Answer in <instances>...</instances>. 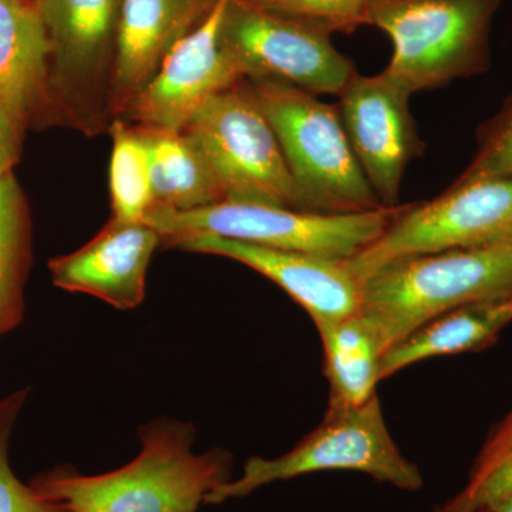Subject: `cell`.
<instances>
[{"instance_id":"cell-1","label":"cell","mask_w":512,"mask_h":512,"mask_svg":"<svg viewBox=\"0 0 512 512\" xmlns=\"http://www.w3.org/2000/svg\"><path fill=\"white\" fill-rule=\"evenodd\" d=\"M140 439V454L124 467L99 476L60 467L32 487L69 512H197L232 478L227 451L195 453L191 423L151 421L141 427Z\"/></svg>"},{"instance_id":"cell-2","label":"cell","mask_w":512,"mask_h":512,"mask_svg":"<svg viewBox=\"0 0 512 512\" xmlns=\"http://www.w3.org/2000/svg\"><path fill=\"white\" fill-rule=\"evenodd\" d=\"M512 293V242L407 256L362 281L360 315L387 349L444 313Z\"/></svg>"},{"instance_id":"cell-3","label":"cell","mask_w":512,"mask_h":512,"mask_svg":"<svg viewBox=\"0 0 512 512\" xmlns=\"http://www.w3.org/2000/svg\"><path fill=\"white\" fill-rule=\"evenodd\" d=\"M503 0H373L365 25L392 40L387 76L410 93L470 79L491 66L490 37Z\"/></svg>"},{"instance_id":"cell-4","label":"cell","mask_w":512,"mask_h":512,"mask_svg":"<svg viewBox=\"0 0 512 512\" xmlns=\"http://www.w3.org/2000/svg\"><path fill=\"white\" fill-rule=\"evenodd\" d=\"M406 205L350 214H323L276 205L222 201L198 210L153 205L144 222L168 247L194 235L237 239L281 251L349 261L369 248Z\"/></svg>"},{"instance_id":"cell-5","label":"cell","mask_w":512,"mask_h":512,"mask_svg":"<svg viewBox=\"0 0 512 512\" xmlns=\"http://www.w3.org/2000/svg\"><path fill=\"white\" fill-rule=\"evenodd\" d=\"M251 87L306 210L350 214L383 208L357 163L336 104L275 80H259Z\"/></svg>"},{"instance_id":"cell-6","label":"cell","mask_w":512,"mask_h":512,"mask_svg":"<svg viewBox=\"0 0 512 512\" xmlns=\"http://www.w3.org/2000/svg\"><path fill=\"white\" fill-rule=\"evenodd\" d=\"M181 131L210 167L224 201L308 211L251 84L241 80L212 96Z\"/></svg>"},{"instance_id":"cell-7","label":"cell","mask_w":512,"mask_h":512,"mask_svg":"<svg viewBox=\"0 0 512 512\" xmlns=\"http://www.w3.org/2000/svg\"><path fill=\"white\" fill-rule=\"evenodd\" d=\"M333 470L359 471L400 490L423 487L419 468L403 456L390 436L376 394L362 406L329 407L318 429L288 453L248 458L241 477L212 491L204 504H222L276 481Z\"/></svg>"},{"instance_id":"cell-8","label":"cell","mask_w":512,"mask_h":512,"mask_svg":"<svg viewBox=\"0 0 512 512\" xmlns=\"http://www.w3.org/2000/svg\"><path fill=\"white\" fill-rule=\"evenodd\" d=\"M512 242V178L454 181L429 202L407 204L369 248L346 261L363 281L389 262Z\"/></svg>"},{"instance_id":"cell-9","label":"cell","mask_w":512,"mask_h":512,"mask_svg":"<svg viewBox=\"0 0 512 512\" xmlns=\"http://www.w3.org/2000/svg\"><path fill=\"white\" fill-rule=\"evenodd\" d=\"M332 35L311 20L229 0L221 45L242 79L275 80L313 96L339 97L357 70L333 46Z\"/></svg>"},{"instance_id":"cell-10","label":"cell","mask_w":512,"mask_h":512,"mask_svg":"<svg viewBox=\"0 0 512 512\" xmlns=\"http://www.w3.org/2000/svg\"><path fill=\"white\" fill-rule=\"evenodd\" d=\"M410 97L406 87L384 72L357 73L336 104L357 163L383 207L400 205L407 165L424 153Z\"/></svg>"},{"instance_id":"cell-11","label":"cell","mask_w":512,"mask_h":512,"mask_svg":"<svg viewBox=\"0 0 512 512\" xmlns=\"http://www.w3.org/2000/svg\"><path fill=\"white\" fill-rule=\"evenodd\" d=\"M229 0H214L201 22L171 50L156 77L128 104L143 128L181 131L208 99L241 82L221 45Z\"/></svg>"},{"instance_id":"cell-12","label":"cell","mask_w":512,"mask_h":512,"mask_svg":"<svg viewBox=\"0 0 512 512\" xmlns=\"http://www.w3.org/2000/svg\"><path fill=\"white\" fill-rule=\"evenodd\" d=\"M173 247L224 256L249 266L284 289L309 313L315 325L349 318L359 313L362 305V281L346 261L208 234L181 239Z\"/></svg>"},{"instance_id":"cell-13","label":"cell","mask_w":512,"mask_h":512,"mask_svg":"<svg viewBox=\"0 0 512 512\" xmlns=\"http://www.w3.org/2000/svg\"><path fill=\"white\" fill-rule=\"evenodd\" d=\"M161 237L144 221L111 218L84 247L49 262L57 288L86 293L120 311H131L146 298L147 272Z\"/></svg>"},{"instance_id":"cell-14","label":"cell","mask_w":512,"mask_h":512,"mask_svg":"<svg viewBox=\"0 0 512 512\" xmlns=\"http://www.w3.org/2000/svg\"><path fill=\"white\" fill-rule=\"evenodd\" d=\"M214 0H121L113 67L114 96L133 101L156 77L171 50L190 33Z\"/></svg>"},{"instance_id":"cell-15","label":"cell","mask_w":512,"mask_h":512,"mask_svg":"<svg viewBox=\"0 0 512 512\" xmlns=\"http://www.w3.org/2000/svg\"><path fill=\"white\" fill-rule=\"evenodd\" d=\"M52 53L36 3L0 0V109L18 127L43 92Z\"/></svg>"},{"instance_id":"cell-16","label":"cell","mask_w":512,"mask_h":512,"mask_svg":"<svg viewBox=\"0 0 512 512\" xmlns=\"http://www.w3.org/2000/svg\"><path fill=\"white\" fill-rule=\"evenodd\" d=\"M60 72L89 79L116 42L121 0H37Z\"/></svg>"},{"instance_id":"cell-17","label":"cell","mask_w":512,"mask_h":512,"mask_svg":"<svg viewBox=\"0 0 512 512\" xmlns=\"http://www.w3.org/2000/svg\"><path fill=\"white\" fill-rule=\"evenodd\" d=\"M512 322L511 299L473 303L444 313L386 350L380 377L431 357L460 355L490 346Z\"/></svg>"},{"instance_id":"cell-18","label":"cell","mask_w":512,"mask_h":512,"mask_svg":"<svg viewBox=\"0 0 512 512\" xmlns=\"http://www.w3.org/2000/svg\"><path fill=\"white\" fill-rule=\"evenodd\" d=\"M316 328L325 349L330 409H348L369 402L382 380L380 366L387 350L379 330L360 313L320 323Z\"/></svg>"},{"instance_id":"cell-19","label":"cell","mask_w":512,"mask_h":512,"mask_svg":"<svg viewBox=\"0 0 512 512\" xmlns=\"http://www.w3.org/2000/svg\"><path fill=\"white\" fill-rule=\"evenodd\" d=\"M138 131L150 160L154 205L190 211L224 201L210 167L183 131Z\"/></svg>"},{"instance_id":"cell-20","label":"cell","mask_w":512,"mask_h":512,"mask_svg":"<svg viewBox=\"0 0 512 512\" xmlns=\"http://www.w3.org/2000/svg\"><path fill=\"white\" fill-rule=\"evenodd\" d=\"M113 153L110 161V192L113 218L143 221L154 205L151 190L150 160L140 131L120 121L111 128Z\"/></svg>"},{"instance_id":"cell-21","label":"cell","mask_w":512,"mask_h":512,"mask_svg":"<svg viewBox=\"0 0 512 512\" xmlns=\"http://www.w3.org/2000/svg\"><path fill=\"white\" fill-rule=\"evenodd\" d=\"M25 399L26 392H18L0 402V512H69L23 484L10 467V436Z\"/></svg>"},{"instance_id":"cell-22","label":"cell","mask_w":512,"mask_h":512,"mask_svg":"<svg viewBox=\"0 0 512 512\" xmlns=\"http://www.w3.org/2000/svg\"><path fill=\"white\" fill-rule=\"evenodd\" d=\"M476 156L456 181L512 178V94L477 134Z\"/></svg>"},{"instance_id":"cell-23","label":"cell","mask_w":512,"mask_h":512,"mask_svg":"<svg viewBox=\"0 0 512 512\" xmlns=\"http://www.w3.org/2000/svg\"><path fill=\"white\" fill-rule=\"evenodd\" d=\"M249 5L311 20L329 32H355L365 26L367 9L373 0H244Z\"/></svg>"},{"instance_id":"cell-24","label":"cell","mask_w":512,"mask_h":512,"mask_svg":"<svg viewBox=\"0 0 512 512\" xmlns=\"http://www.w3.org/2000/svg\"><path fill=\"white\" fill-rule=\"evenodd\" d=\"M23 249V218H0V335L22 319L19 275Z\"/></svg>"},{"instance_id":"cell-25","label":"cell","mask_w":512,"mask_h":512,"mask_svg":"<svg viewBox=\"0 0 512 512\" xmlns=\"http://www.w3.org/2000/svg\"><path fill=\"white\" fill-rule=\"evenodd\" d=\"M512 498V454L474 471L470 483L439 512H477Z\"/></svg>"},{"instance_id":"cell-26","label":"cell","mask_w":512,"mask_h":512,"mask_svg":"<svg viewBox=\"0 0 512 512\" xmlns=\"http://www.w3.org/2000/svg\"><path fill=\"white\" fill-rule=\"evenodd\" d=\"M19 127L0 109V178L10 174V168L18 157Z\"/></svg>"},{"instance_id":"cell-27","label":"cell","mask_w":512,"mask_h":512,"mask_svg":"<svg viewBox=\"0 0 512 512\" xmlns=\"http://www.w3.org/2000/svg\"><path fill=\"white\" fill-rule=\"evenodd\" d=\"M508 454H512V417L505 424L504 429L494 437V440L485 448L483 456L478 460L474 471L483 470L494 461L500 460Z\"/></svg>"},{"instance_id":"cell-28","label":"cell","mask_w":512,"mask_h":512,"mask_svg":"<svg viewBox=\"0 0 512 512\" xmlns=\"http://www.w3.org/2000/svg\"><path fill=\"white\" fill-rule=\"evenodd\" d=\"M477 512H512V498L501 501V503L491 505V507L483 508Z\"/></svg>"},{"instance_id":"cell-29","label":"cell","mask_w":512,"mask_h":512,"mask_svg":"<svg viewBox=\"0 0 512 512\" xmlns=\"http://www.w3.org/2000/svg\"><path fill=\"white\" fill-rule=\"evenodd\" d=\"M26 2L36 3V2H37V0H26Z\"/></svg>"},{"instance_id":"cell-30","label":"cell","mask_w":512,"mask_h":512,"mask_svg":"<svg viewBox=\"0 0 512 512\" xmlns=\"http://www.w3.org/2000/svg\"><path fill=\"white\" fill-rule=\"evenodd\" d=\"M508 298H510V299H511V302H512V293H511V295H510V296H508Z\"/></svg>"}]
</instances>
